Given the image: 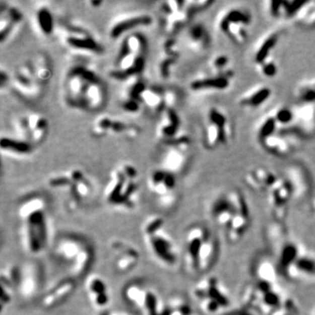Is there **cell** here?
Masks as SVG:
<instances>
[{
    "instance_id": "cell-1",
    "label": "cell",
    "mask_w": 315,
    "mask_h": 315,
    "mask_svg": "<svg viewBox=\"0 0 315 315\" xmlns=\"http://www.w3.org/2000/svg\"><path fill=\"white\" fill-rule=\"evenodd\" d=\"M250 272L251 279L241 292L242 309L254 315H298V304L283 286L272 257L258 256Z\"/></svg>"
},
{
    "instance_id": "cell-2",
    "label": "cell",
    "mask_w": 315,
    "mask_h": 315,
    "mask_svg": "<svg viewBox=\"0 0 315 315\" xmlns=\"http://www.w3.org/2000/svg\"><path fill=\"white\" fill-rule=\"evenodd\" d=\"M266 237L273 260L282 279L293 283L315 279V254L286 234L277 222L268 227Z\"/></svg>"
},
{
    "instance_id": "cell-3",
    "label": "cell",
    "mask_w": 315,
    "mask_h": 315,
    "mask_svg": "<svg viewBox=\"0 0 315 315\" xmlns=\"http://www.w3.org/2000/svg\"><path fill=\"white\" fill-rule=\"evenodd\" d=\"M210 218L222 229L227 242H240L251 226L252 217L245 196L238 189L222 193L213 200L209 208Z\"/></svg>"
},
{
    "instance_id": "cell-4",
    "label": "cell",
    "mask_w": 315,
    "mask_h": 315,
    "mask_svg": "<svg viewBox=\"0 0 315 315\" xmlns=\"http://www.w3.org/2000/svg\"><path fill=\"white\" fill-rule=\"evenodd\" d=\"M219 255V238L209 226L201 223L189 226L183 245L184 264L189 274H208L216 266Z\"/></svg>"
},
{
    "instance_id": "cell-5",
    "label": "cell",
    "mask_w": 315,
    "mask_h": 315,
    "mask_svg": "<svg viewBox=\"0 0 315 315\" xmlns=\"http://www.w3.org/2000/svg\"><path fill=\"white\" fill-rule=\"evenodd\" d=\"M18 214L24 249L33 255L43 251L48 241L46 202L40 196H31L20 203Z\"/></svg>"
},
{
    "instance_id": "cell-6",
    "label": "cell",
    "mask_w": 315,
    "mask_h": 315,
    "mask_svg": "<svg viewBox=\"0 0 315 315\" xmlns=\"http://www.w3.org/2000/svg\"><path fill=\"white\" fill-rule=\"evenodd\" d=\"M53 253L74 279L83 277L90 272L95 257L90 242L83 236L73 234L64 235L58 239Z\"/></svg>"
},
{
    "instance_id": "cell-7",
    "label": "cell",
    "mask_w": 315,
    "mask_h": 315,
    "mask_svg": "<svg viewBox=\"0 0 315 315\" xmlns=\"http://www.w3.org/2000/svg\"><path fill=\"white\" fill-rule=\"evenodd\" d=\"M192 299L198 311L204 315H226L232 306L229 291L221 279L206 275L191 290Z\"/></svg>"
},
{
    "instance_id": "cell-8",
    "label": "cell",
    "mask_w": 315,
    "mask_h": 315,
    "mask_svg": "<svg viewBox=\"0 0 315 315\" xmlns=\"http://www.w3.org/2000/svg\"><path fill=\"white\" fill-rule=\"evenodd\" d=\"M140 189L138 173L133 166L123 165L113 171L104 190L107 203L116 208L132 209Z\"/></svg>"
},
{
    "instance_id": "cell-9",
    "label": "cell",
    "mask_w": 315,
    "mask_h": 315,
    "mask_svg": "<svg viewBox=\"0 0 315 315\" xmlns=\"http://www.w3.org/2000/svg\"><path fill=\"white\" fill-rule=\"evenodd\" d=\"M252 22L251 14L245 8L229 7L217 14L215 21L219 31L236 46H242L249 39V27Z\"/></svg>"
},
{
    "instance_id": "cell-10",
    "label": "cell",
    "mask_w": 315,
    "mask_h": 315,
    "mask_svg": "<svg viewBox=\"0 0 315 315\" xmlns=\"http://www.w3.org/2000/svg\"><path fill=\"white\" fill-rule=\"evenodd\" d=\"M233 131L227 113L218 107H211L207 113L203 127V141L207 149L214 150L231 140Z\"/></svg>"
},
{
    "instance_id": "cell-11",
    "label": "cell",
    "mask_w": 315,
    "mask_h": 315,
    "mask_svg": "<svg viewBox=\"0 0 315 315\" xmlns=\"http://www.w3.org/2000/svg\"><path fill=\"white\" fill-rule=\"evenodd\" d=\"M267 194V203L276 222H283L288 216L290 204L295 199L292 184L285 175H279Z\"/></svg>"
},
{
    "instance_id": "cell-12",
    "label": "cell",
    "mask_w": 315,
    "mask_h": 315,
    "mask_svg": "<svg viewBox=\"0 0 315 315\" xmlns=\"http://www.w3.org/2000/svg\"><path fill=\"white\" fill-rule=\"evenodd\" d=\"M144 236L147 248L159 262L164 266H175L179 259L177 248L164 227L155 231L144 233Z\"/></svg>"
},
{
    "instance_id": "cell-13",
    "label": "cell",
    "mask_w": 315,
    "mask_h": 315,
    "mask_svg": "<svg viewBox=\"0 0 315 315\" xmlns=\"http://www.w3.org/2000/svg\"><path fill=\"white\" fill-rule=\"evenodd\" d=\"M63 42L70 49L86 53H101L103 47L94 37L83 27L72 24L64 25L60 28Z\"/></svg>"
},
{
    "instance_id": "cell-14",
    "label": "cell",
    "mask_w": 315,
    "mask_h": 315,
    "mask_svg": "<svg viewBox=\"0 0 315 315\" xmlns=\"http://www.w3.org/2000/svg\"><path fill=\"white\" fill-rule=\"evenodd\" d=\"M96 77L95 72L85 67H74L69 71L65 80V97L70 106L79 109L84 88Z\"/></svg>"
},
{
    "instance_id": "cell-15",
    "label": "cell",
    "mask_w": 315,
    "mask_h": 315,
    "mask_svg": "<svg viewBox=\"0 0 315 315\" xmlns=\"http://www.w3.org/2000/svg\"><path fill=\"white\" fill-rule=\"evenodd\" d=\"M20 282L18 293L25 300L34 299L43 283L42 268L38 263L28 261L20 266Z\"/></svg>"
},
{
    "instance_id": "cell-16",
    "label": "cell",
    "mask_w": 315,
    "mask_h": 315,
    "mask_svg": "<svg viewBox=\"0 0 315 315\" xmlns=\"http://www.w3.org/2000/svg\"><path fill=\"white\" fill-rule=\"evenodd\" d=\"M148 186L163 204L169 206L175 203L176 177L173 173L162 168L153 171L148 179Z\"/></svg>"
},
{
    "instance_id": "cell-17",
    "label": "cell",
    "mask_w": 315,
    "mask_h": 315,
    "mask_svg": "<svg viewBox=\"0 0 315 315\" xmlns=\"http://www.w3.org/2000/svg\"><path fill=\"white\" fill-rule=\"evenodd\" d=\"M15 90L27 97H35L41 91V84L35 75L33 62H24L17 68L13 78Z\"/></svg>"
},
{
    "instance_id": "cell-18",
    "label": "cell",
    "mask_w": 315,
    "mask_h": 315,
    "mask_svg": "<svg viewBox=\"0 0 315 315\" xmlns=\"http://www.w3.org/2000/svg\"><path fill=\"white\" fill-rule=\"evenodd\" d=\"M168 146L162 161V169L175 175L182 172L188 160L190 141L175 140L166 143Z\"/></svg>"
},
{
    "instance_id": "cell-19",
    "label": "cell",
    "mask_w": 315,
    "mask_h": 315,
    "mask_svg": "<svg viewBox=\"0 0 315 315\" xmlns=\"http://www.w3.org/2000/svg\"><path fill=\"white\" fill-rule=\"evenodd\" d=\"M110 249L115 254L113 266L117 273L125 274L136 268L140 255L133 245L122 240H115L110 243Z\"/></svg>"
},
{
    "instance_id": "cell-20",
    "label": "cell",
    "mask_w": 315,
    "mask_h": 315,
    "mask_svg": "<svg viewBox=\"0 0 315 315\" xmlns=\"http://www.w3.org/2000/svg\"><path fill=\"white\" fill-rule=\"evenodd\" d=\"M234 77V70L225 73H215L210 71L209 73L204 74L193 80L190 83V89L196 92L223 91L230 87Z\"/></svg>"
},
{
    "instance_id": "cell-21",
    "label": "cell",
    "mask_w": 315,
    "mask_h": 315,
    "mask_svg": "<svg viewBox=\"0 0 315 315\" xmlns=\"http://www.w3.org/2000/svg\"><path fill=\"white\" fill-rule=\"evenodd\" d=\"M76 289V281L72 277L58 280L47 289L40 299V305L45 309H53L67 301Z\"/></svg>"
},
{
    "instance_id": "cell-22",
    "label": "cell",
    "mask_w": 315,
    "mask_h": 315,
    "mask_svg": "<svg viewBox=\"0 0 315 315\" xmlns=\"http://www.w3.org/2000/svg\"><path fill=\"white\" fill-rule=\"evenodd\" d=\"M292 109L294 122L289 130L305 138L315 137V103H298Z\"/></svg>"
},
{
    "instance_id": "cell-23",
    "label": "cell",
    "mask_w": 315,
    "mask_h": 315,
    "mask_svg": "<svg viewBox=\"0 0 315 315\" xmlns=\"http://www.w3.org/2000/svg\"><path fill=\"white\" fill-rule=\"evenodd\" d=\"M20 266L8 265L1 271V307L9 305L14 293L18 292L20 282Z\"/></svg>"
},
{
    "instance_id": "cell-24",
    "label": "cell",
    "mask_w": 315,
    "mask_h": 315,
    "mask_svg": "<svg viewBox=\"0 0 315 315\" xmlns=\"http://www.w3.org/2000/svg\"><path fill=\"white\" fill-rule=\"evenodd\" d=\"M279 175L272 170L258 166L249 170L244 174V183L246 186L258 193H267L275 183Z\"/></svg>"
},
{
    "instance_id": "cell-25",
    "label": "cell",
    "mask_w": 315,
    "mask_h": 315,
    "mask_svg": "<svg viewBox=\"0 0 315 315\" xmlns=\"http://www.w3.org/2000/svg\"><path fill=\"white\" fill-rule=\"evenodd\" d=\"M85 291L91 304L96 308H104L110 302L109 290L104 279L100 276L90 275L85 281Z\"/></svg>"
},
{
    "instance_id": "cell-26",
    "label": "cell",
    "mask_w": 315,
    "mask_h": 315,
    "mask_svg": "<svg viewBox=\"0 0 315 315\" xmlns=\"http://www.w3.org/2000/svg\"><path fill=\"white\" fill-rule=\"evenodd\" d=\"M272 95V90L271 87L259 84L249 88V90L243 92L239 96L237 103L240 107L255 110L266 103Z\"/></svg>"
},
{
    "instance_id": "cell-27",
    "label": "cell",
    "mask_w": 315,
    "mask_h": 315,
    "mask_svg": "<svg viewBox=\"0 0 315 315\" xmlns=\"http://www.w3.org/2000/svg\"><path fill=\"white\" fill-rule=\"evenodd\" d=\"M284 175L292 184L295 199L306 196L311 188L310 177L306 170L299 165H291L285 169Z\"/></svg>"
},
{
    "instance_id": "cell-28",
    "label": "cell",
    "mask_w": 315,
    "mask_h": 315,
    "mask_svg": "<svg viewBox=\"0 0 315 315\" xmlns=\"http://www.w3.org/2000/svg\"><path fill=\"white\" fill-rule=\"evenodd\" d=\"M281 34L279 30L269 31L259 39L253 51V62L255 65L272 58V52L279 43Z\"/></svg>"
},
{
    "instance_id": "cell-29",
    "label": "cell",
    "mask_w": 315,
    "mask_h": 315,
    "mask_svg": "<svg viewBox=\"0 0 315 315\" xmlns=\"http://www.w3.org/2000/svg\"><path fill=\"white\" fill-rule=\"evenodd\" d=\"M263 148L272 155L277 157H287L293 152L294 145L287 134L281 132L273 134L266 140L260 141Z\"/></svg>"
},
{
    "instance_id": "cell-30",
    "label": "cell",
    "mask_w": 315,
    "mask_h": 315,
    "mask_svg": "<svg viewBox=\"0 0 315 315\" xmlns=\"http://www.w3.org/2000/svg\"><path fill=\"white\" fill-rule=\"evenodd\" d=\"M180 119L173 108H166L161 114V119L158 126V136L163 142L173 140L179 134Z\"/></svg>"
},
{
    "instance_id": "cell-31",
    "label": "cell",
    "mask_w": 315,
    "mask_h": 315,
    "mask_svg": "<svg viewBox=\"0 0 315 315\" xmlns=\"http://www.w3.org/2000/svg\"><path fill=\"white\" fill-rule=\"evenodd\" d=\"M305 1L287 0V1H266L265 2L266 13L273 19H291L292 20Z\"/></svg>"
},
{
    "instance_id": "cell-32",
    "label": "cell",
    "mask_w": 315,
    "mask_h": 315,
    "mask_svg": "<svg viewBox=\"0 0 315 315\" xmlns=\"http://www.w3.org/2000/svg\"><path fill=\"white\" fill-rule=\"evenodd\" d=\"M153 23V19L147 14H138L133 16L123 17L113 25L110 30V36L117 39L125 33L136 27H146Z\"/></svg>"
},
{
    "instance_id": "cell-33",
    "label": "cell",
    "mask_w": 315,
    "mask_h": 315,
    "mask_svg": "<svg viewBox=\"0 0 315 315\" xmlns=\"http://www.w3.org/2000/svg\"><path fill=\"white\" fill-rule=\"evenodd\" d=\"M186 43L189 49L195 52L205 51L211 44L209 31L202 24L193 25L186 31Z\"/></svg>"
},
{
    "instance_id": "cell-34",
    "label": "cell",
    "mask_w": 315,
    "mask_h": 315,
    "mask_svg": "<svg viewBox=\"0 0 315 315\" xmlns=\"http://www.w3.org/2000/svg\"><path fill=\"white\" fill-rule=\"evenodd\" d=\"M131 126L119 120L113 119L110 116H100L94 123L92 133L98 138L105 136L107 134L120 133H124L127 136Z\"/></svg>"
},
{
    "instance_id": "cell-35",
    "label": "cell",
    "mask_w": 315,
    "mask_h": 315,
    "mask_svg": "<svg viewBox=\"0 0 315 315\" xmlns=\"http://www.w3.org/2000/svg\"><path fill=\"white\" fill-rule=\"evenodd\" d=\"M148 287L140 281L130 282L123 287V299L135 311L141 312Z\"/></svg>"
},
{
    "instance_id": "cell-36",
    "label": "cell",
    "mask_w": 315,
    "mask_h": 315,
    "mask_svg": "<svg viewBox=\"0 0 315 315\" xmlns=\"http://www.w3.org/2000/svg\"><path fill=\"white\" fill-rule=\"evenodd\" d=\"M22 20V14L15 7H0V40L3 43L11 32Z\"/></svg>"
},
{
    "instance_id": "cell-37",
    "label": "cell",
    "mask_w": 315,
    "mask_h": 315,
    "mask_svg": "<svg viewBox=\"0 0 315 315\" xmlns=\"http://www.w3.org/2000/svg\"><path fill=\"white\" fill-rule=\"evenodd\" d=\"M27 124L29 129V142L40 145L46 139L48 132L47 120L40 114L31 113L27 115Z\"/></svg>"
},
{
    "instance_id": "cell-38",
    "label": "cell",
    "mask_w": 315,
    "mask_h": 315,
    "mask_svg": "<svg viewBox=\"0 0 315 315\" xmlns=\"http://www.w3.org/2000/svg\"><path fill=\"white\" fill-rule=\"evenodd\" d=\"M179 56V47L175 40H167L164 42L159 61V72L163 78L169 77L171 67L176 62Z\"/></svg>"
},
{
    "instance_id": "cell-39",
    "label": "cell",
    "mask_w": 315,
    "mask_h": 315,
    "mask_svg": "<svg viewBox=\"0 0 315 315\" xmlns=\"http://www.w3.org/2000/svg\"><path fill=\"white\" fill-rule=\"evenodd\" d=\"M141 104L154 112H161L166 110V92L155 88L146 87L140 96Z\"/></svg>"
},
{
    "instance_id": "cell-40",
    "label": "cell",
    "mask_w": 315,
    "mask_h": 315,
    "mask_svg": "<svg viewBox=\"0 0 315 315\" xmlns=\"http://www.w3.org/2000/svg\"><path fill=\"white\" fill-rule=\"evenodd\" d=\"M166 315H200L192 302L181 295H173L167 300Z\"/></svg>"
},
{
    "instance_id": "cell-41",
    "label": "cell",
    "mask_w": 315,
    "mask_h": 315,
    "mask_svg": "<svg viewBox=\"0 0 315 315\" xmlns=\"http://www.w3.org/2000/svg\"><path fill=\"white\" fill-rule=\"evenodd\" d=\"M292 20L301 27H315V1H305Z\"/></svg>"
},
{
    "instance_id": "cell-42",
    "label": "cell",
    "mask_w": 315,
    "mask_h": 315,
    "mask_svg": "<svg viewBox=\"0 0 315 315\" xmlns=\"http://www.w3.org/2000/svg\"><path fill=\"white\" fill-rule=\"evenodd\" d=\"M0 146L3 152L18 154V155H25V154H29L31 153L33 145L20 139L16 140V139L3 137L0 141Z\"/></svg>"
},
{
    "instance_id": "cell-43",
    "label": "cell",
    "mask_w": 315,
    "mask_h": 315,
    "mask_svg": "<svg viewBox=\"0 0 315 315\" xmlns=\"http://www.w3.org/2000/svg\"><path fill=\"white\" fill-rule=\"evenodd\" d=\"M279 132V125L272 113L265 115L260 118L256 127V134L259 142Z\"/></svg>"
},
{
    "instance_id": "cell-44",
    "label": "cell",
    "mask_w": 315,
    "mask_h": 315,
    "mask_svg": "<svg viewBox=\"0 0 315 315\" xmlns=\"http://www.w3.org/2000/svg\"><path fill=\"white\" fill-rule=\"evenodd\" d=\"M272 115L279 125V132H286L294 122V112L292 107L280 105L272 110Z\"/></svg>"
},
{
    "instance_id": "cell-45",
    "label": "cell",
    "mask_w": 315,
    "mask_h": 315,
    "mask_svg": "<svg viewBox=\"0 0 315 315\" xmlns=\"http://www.w3.org/2000/svg\"><path fill=\"white\" fill-rule=\"evenodd\" d=\"M294 96L298 103H315V77L299 83L296 86Z\"/></svg>"
},
{
    "instance_id": "cell-46",
    "label": "cell",
    "mask_w": 315,
    "mask_h": 315,
    "mask_svg": "<svg viewBox=\"0 0 315 315\" xmlns=\"http://www.w3.org/2000/svg\"><path fill=\"white\" fill-rule=\"evenodd\" d=\"M33 63L39 83L41 84V86L47 84L52 77V67L49 59L46 55L40 53V55L36 56V59Z\"/></svg>"
},
{
    "instance_id": "cell-47",
    "label": "cell",
    "mask_w": 315,
    "mask_h": 315,
    "mask_svg": "<svg viewBox=\"0 0 315 315\" xmlns=\"http://www.w3.org/2000/svg\"><path fill=\"white\" fill-rule=\"evenodd\" d=\"M123 46L130 52L135 53L139 56H145L147 51V41L141 33H132L124 38Z\"/></svg>"
},
{
    "instance_id": "cell-48",
    "label": "cell",
    "mask_w": 315,
    "mask_h": 315,
    "mask_svg": "<svg viewBox=\"0 0 315 315\" xmlns=\"http://www.w3.org/2000/svg\"><path fill=\"white\" fill-rule=\"evenodd\" d=\"M34 21L36 27L45 35H50L54 30L53 16L47 7H41L37 10Z\"/></svg>"
},
{
    "instance_id": "cell-49",
    "label": "cell",
    "mask_w": 315,
    "mask_h": 315,
    "mask_svg": "<svg viewBox=\"0 0 315 315\" xmlns=\"http://www.w3.org/2000/svg\"><path fill=\"white\" fill-rule=\"evenodd\" d=\"M230 58L228 54L221 53H216L210 59L209 62V70L215 73H225L233 70L230 64Z\"/></svg>"
},
{
    "instance_id": "cell-50",
    "label": "cell",
    "mask_w": 315,
    "mask_h": 315,
    "mask_svg": "<svg viewBox=\"0 0 315 315\" xmlns=\"http://www.w3.org/2000/svg\"><path fill=\"white\" fill-rule=\"evenodd\" d=\"M256 70L261 76L266 78H273L277 76L279 68L276 63L274 58H269L267 60H264L262 62L255 65Z\"/></svg>"
},
{
    "instance_id": "cell-51",
    "label": "cell",
    "mask_w": 315,
    "mask_h": 315,
    "mask_svg": "<svg viewBox=\"0 0 315 315\" xmlns=\"http://www.w3.org/2000/svg\"><path fill=\"white\" fill-rule=\"evenodd\" d=\"M213 1H209V0H197V1H186L185 4V8L187 11V13L190 14V16L192 17L194 14L196 13H199L202 11L205 10L208 7H210Z\"/></svg>"
},
{
    "instance_id": "cell-52",
    "label": "cell",
    "mask_w": 315,
    "mask_h": 315,
    "mask_svg": "<svg viewBox=\"0 0 315 315\" xmlns=\"http://www.w3.org/2000/svg\"><path fill=\"white\" fill-rule=\"evenodd\" d=\"M226 315H254L251 312H248V311H246L244 309H242V310H240V311H237V312H229L228 314Z\"/></svg>"
},
{
    "instance_id": "cell-53",
    "label": "cell",
    "mask_w": 315,
    "mask_h": 315,
    "mask_svg": "<svg viewBox=\"0 0 315 315\" xmlns=\"http://www.w3.org/2000/svg\"><path fill=\"white\" fill-rule=\"evenodd\" d=\"M110 315H131L127 312H121V311H115V312H110Z\"/></svg>"
},
{
    "instance_id": "cell-54",
    "label": "cell",
    "mask_w": 315,
    "mask_h": 315,
    "mask_svg": "<svg viewBox=\"0 0 315 315\" xmlns=\"http://www.w3.org/2000/svg\"><path fill=\"white\" fill-rule=\"evenodd\" d=\"M311 209H312V212L313 214V216H315V196L312 198V203H311Z\"/></svg>"
},
{
    "instance_id": "cell-55",
    "label": "cell",
    "mask_w": 315,
    "mask_h": 315,
    "mask_svg": "<svg viewBox=\"0 0 315 315\" xmlns=\"http://www.w3.org/2000/svg\"><path fill=\"white\" fill-rule=\"evenodd\" d=\"M99 315H110V312H107V311H104V312H101Z\"/></svg>"
},
{
    "instance_id": "cell-56",
    "label": "cell",
    "mask_w": 315,
    "mask_h": 315,
    "mask_svg": "<svg viewBox=\"0 0 315 315\" xmlns=\"http://www.w3.org/2000/svg\"><path fill=\"white\" fill-rule=\"evenodd\" d=\"M311 315H315V307L312 310V312H311Z\"/></svg>"
}]
</instances>
